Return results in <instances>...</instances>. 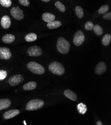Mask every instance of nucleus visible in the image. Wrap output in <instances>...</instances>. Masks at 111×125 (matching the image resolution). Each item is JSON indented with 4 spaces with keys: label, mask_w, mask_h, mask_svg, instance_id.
Listing matches in <instances>:
<instances>
[{
    "label": "nucleus",
    "mask_w": 111,
    "mask_h": 125,
    "mask_svg": "<svg viewBox=\"0 0 111 125\" xmlns=\"http://www.w3.org/2000/svg\"><path fill=\"white\" fill-rule=\"evenodd\" d=\"M56 48L59 52L63 54H66L69 52L70 43L62 37H59L56 42Z\"/></svg>",
    "instance_id": "1"
},
{
    "label": "nucleus",
    "mask_w": 111,
    "mask_h": 125,
    "mask_svg": "<svg viewBox=\"0 0 111 125\" xmlns=\"http://www.w3.org/2000/svg\"><path fill=\"white\" fill-rule=\"evenodd\" d=\"M48 69L52 73L57 75H62L65 72V68L63 65L58 61H53L49 64Z\"/></svg>",
    "instance_id": "2"
},
{
    "label": "nucleus",
    "mask_w": 111,
    "mask_h": 125,
    "mask_svg": "<svg viewBox=\"0 0 111 125\" xmlns=\"http://www.w3.org/2000/svg\"><path fill=\"white\" fill-rule=\"evenodd\" d=\"M27 67L30 71L36 74L41 75L45 72L44 67L42 65L34 61L29 62Z\"/></svg>",
    "instance_id": "3"
},
{
    "label": "nucleus",
    "mask_w": 111,
    "mask_h": 125,
    "mask_svg": "<svg viewBox=\"0 0 111 125\" xmlns=\"http://www.w3.org/2000/svg\"><path fill=\"white\" fill-rule=\"evenodd\" d=\"M44 105V102L41 99H36L30 101L27 105L26 110L29 111H35L42 108Z\"/></svg>",
    "instance_id": "4"
},
{
    "label": "nucleus",
    "mask_w": 111,
    "mask_h": 125,
    "mask_svg": "<svg viewBox=\"0 0 111 125\" xmlns=\"http://www.w3.org/2000/svg\"><path fill=\"white\" fill-rule=\"evenodd\" d=\"M85 41V35L82 31H78L74 36L73 43L76 46L82 45Z\"/></svg>",
    "instance_id": "5"
},
{
    "label": "nucleus",
    "mask_w": 111,
    "mask_h": 125,
    "mask_svg": "<svg viewBox=\"0 0 111 125\" xmlns=\"http://www.w3.org/2000/svg\"><path fill=\"white\" fill-rule=\"evenodd\" d=\"M23 10L19 7H13L10 10V14L16 20L20 21L24 18Z\"/></svg>",
    "instance_id": "6"
},
{
    "label": "nucleus",
    "mask_w": 111,
    "mask_h": 125,
    "mask_svg": "<svg viewBox=\"0 0 111 125\" xmlns=\"http://www.w3.org/2000/svg\"><path fill=\"white\" fill-rule=\"evenodd\" d=\"M27 53L30 56L38 57L40 56L42 53V49L39 46L34 45L29 47L27 51Z\"/></svg>",
    "instance_id": "7"
},
{
    "label": "nucleus",
    "mask_w": 111,
    "mask_h": 125,
    "mask_svg": "<svg viewBox=\"0 0 111 125\" xmlns=\"http://www.w3.org/2000/svg\"><path fill=\"white\" fill-rule=\"evenodd\" d=\"M24 78L22 75H15L9 79V83L11 86H15L23 82Z\"/></svg>",
    "instance_id": "8"
},
{
    "label": "nucleus",
    "mask_w": 111,
    "mask_h": 125,
    "mask_svg": "<svg viewBox=\"0 0 111 125\" xmlns=\"http://www.w3.org/2000/svg\"><path fill=\"white\" fill-rule=\"evenodd\" d=\"M11 56V53L9 48L6 47H0V59L8 60Z\"/></svg>",
    "instance_id": "9"
},
{
    "label": "nucleus",
    "mask_w": 111,
    "mask_h": 125,
    "mask_svg": "<svg viewBox=\"0 0 111 125\" xmlns=\"http://www.w3.org/2000/svg\"><path fill=\"white\" fill-rule=\"evenodd\" d=\"M107 66L104 62L101 61L97 64L95 68V73L99 75L103 74L107 70Z\"/></svg>",
    "instance_id": "10"
},
{
    "label": "nucleus",
    "mask_w": 111,
    "mask_h": 125,
    "mask_svg": "<svg viewBox=\"0 0 111 125\" xmlns=\"http://www.w3.org/2000/svg\"><path fill=\"white\" fill-rule=\"evenodd\" d=\"M20 113V111L17 109L10 110L6 112L3 115V118L5 120H8L13 118Z\"/></svg>",
    "instance_id": "11"
},
{
    "label": "nucleus",
    "mask_w": 111,
    "mask_h": 125,
    "mask_svg": "<svg viewBox=\"0 0 111 125\" xmlns=\"http://www.w3.org/2000/svg\"><path fill=\"white\" fill-rule=\"evenodd\" d=\"M1 24L3 28L5 29H9L11 25V21L8 16H4L1 21Z\"/></svg>",
    "instance_id": "12"
},
{
    "label": "nucleus",
    "mask_w": 111,
    "mask_h": 125,
    "mask_svg": "<svg viewBox=\"0 0 111 125\" xmlns=\"http://www.w3.org/2000/svg\"><path fill=\"white\" fill-rule=\"evenodd\" d=\"M64 94L66 97L70 99L71 100L73 101H76L77 100L78 98L76 94L69 89L65 90L64 92Z\"/></svg>",
    "instance_id": "13"
},
{
    "label": "nucleus",
    "mask_w": 111,
    "mask_h": 125,
    "mask_svg": "<svg viewBox=\"0 0 111 125\" xmlns=\"http://www.w3.org/2000/svg\"><path fill=\"white\" fill-rule=\"evenodd\" d=\"M11 105V101L8 99H0V111L9 108Z\"/></svg>",
    "instance_id": "14"
},
{
    "label": "nucleus",
    "mask_w": 111,
    "mask_h": 125,
    "mask_svg": "<svg viewBox=\"0 0 111 125\" xmlns=\"http://www.w3.org/2000/svg\"><path fill=\"white\" fill-rule=\"evenodd\" d=\"M42 19L45 22H49L55 20V16L51 13L45 12L42 16Z\"/></svg>",
    "instance_id": "15"
},
{
    "label": "nucleus",
    "mask_w": 111,
    "mask_h": 125,
    "mask_svg": "<svg viewBox=\"0 0 111 125\" xmlns=\"http://www.w3.org/2000/svg\"><path fill=\"white\" fill-rule=\"evenodd\" d=\"M62 25V23L59 21H53L48 22L47 27L49 29H55L60 27Z\"/></svg>",
    "instance_id": "16"
},
{
    "label": "nucleus",
    "mask_w": 111,
    "mask_h": 125,
    "mask_svg": "<svg viewBox=\"0 0 111 125\" xmlns=\"http://www.w3.org/2000/svg\"><path fill=\"white\" fill-rule=\"evenodd\" d=\"M15 40V36L11 34H7L4 35L2 37V41L6 43H10L14 42Z\"/></svg>",
    "instance_id": "17"
},
{
    "label": "nucleus",
    "mask_w": 111,
    "mask_h": 125,
    "mask_svg": "<svg viewBox=\"0 0 111 125\" xmlns=\"http://www.w3.org/2000/svg\"><path fill=\"white\" fill-rule=\"evenodd\" d=\"M37 86V84L34 81H30L26 84H24L23 86V89L24 90L26 91H30L34 90Z\"/></svg>",
    "instance_id": "18"
},
{
    "label": "nucleus",
    "mask_w": 111,
    "mask_h": 125,
    "mask_svg": "<svg viewBox=\"0 0 111 125\" xmlns=\"http://www.w3.org/2000/svg\"><path fill=\"white\" fill-rule=\"evenodd\" d=\"M37 38H38V36L36 33L33 32H30L28 34H27L25 37H24V39L27 42H32L36 40Z\"/></svg>",
    "instance_id": "19"
},
{
    "label": "nucleus",
    "mask_w": 111,
    "mask_h": 125,
    "mask_svg": "<svg viewBox=\"0 0 111 125\" xmlns=\"http://www.w3.org/2000/svg\"><path fill=\"white\" fill-rule=\"evenodd\" d=\"M77 109L79 113L81 114L84 115L87 111V106L83 103H80L77 105Z\"/></svg>",
    "instance_id": "20"
},
{
    "label": "nucleus",
    "mask_w": 111,
    "mask_h": 125,
    "mask_svg": "<svg viewBox=\"0 0 111 125\" xmlns=\"http://www.w3.org/2000/svg\"><path fill=\"white\" fill-rule=\"evenodd\" d=\"M111 35L110 34H105L102 39V44L104 46H108L111 42Z\"/></svg>",
    "instance_id": "21"
},
{
    "label": "nucleus",
    "mask_w": 111,
    "mask_h": 125,
    "mask_svg": "<svg viewBox=\"0 0 111 125\" xmlns=\"http://www.w3.org/2000/svg\"><path fill=\"white\" fill-rule=\"evenodd\" d=\"M93 30H94V32L96 33V34L98 36L102 35L104 32L103 28L98 24H96V25H95V26H94Z\"/></svg>",
    "instance_id": "22"
},
{
    "label": "nucleus",
    "mask_w": 111,
    "mask_h": 125,
    "mask_svg": "<svg viewBox=\"0 0 111 125\" xmlns=\"http://www.w3.org/2000/svg\"><path fill=\"white\" fill-rule=\"evenodd\" d=\"M75 12L76 16L79 19L82 18L84 16L83 10L80 6H77L75 8Z\"/></svg>",
    "instance_id": "23"
},
{
    "label": "nucleus",
    "mask_w": 111,
    "mask_h": 125,
    "mask_svg": "<svg viewBox=\"0 0 111 125\" xmlns=\"http://www.w3.org/2000/svg\"><path fill=\"white\" fill-rule=\"evenodd\" d=\"M55 5L56 6V7L61 12H64L66 11V8L64 6V5H63L62 3H61L59 1H57L55 4Z\"/></svg>",
    "instance_id": "24"
},
{
    "label": "nucleus",
    "mask_w": 111,
    "mask_h": 125,
    "mask_svg": "<svg viewBox=\"0 0 111 125\" xmlns=\"http://www.w3.org/2000/svg\"><path fill=\"white\" fill-rule=\"evenodd\" d=\"M11 0H0V4L5 8H9L11 5Z\"/></svg>",
    "instance_id": "25"
},
{
    "label": "nucleus",
    "mask_w": 111,
    "mask_h": 125,
    "mask_svg": "<svg viewBox=\"0 0 111 125\" xmlns=\"http://www.w3.org/2000/svg\"><path fill=\"white\" fill-rule=\"evenodd\" d=\"M109 10V7L107 5H103L99 9L98 12L100 14H104L107 12Z\"/></svg>",
    "instance_id": "26"
},
{
    "label": "nucleus",
    "mask_w": 111,
    "mask_h": 125,
    "mask_svg": "<svg viewBox=\"0 0 111 125\" xmlns=\"http://www.w3.org/2000/svg\"><path fill=\"white\" fill-rule=\"evenodd\" d=\"M94 25L93 23L90 21H88L85 24V29L86 31H92L93 30Z\"/></svg>",
    "instance_id": "27"
},
{
    "label": "nucleus",
    "mask_w": 111,
    "mask_h": 125,
    "mask_svg": "<svg viewBox=\"0 0 111 125\" xmlns=\"http://www.w3.org/2000/svg\"><path fill=\"white\" fill-rule=\"evenodd\" d=\"M7 76V72L3 70H0V80H4Z\"/></svg>",
    "instance_id": "28"
},
{
    "label": "nucleus",
    "mask_w": 111,
    "mask_h": 125,
    "mask_svg": "<svg viewBox=\"0 0 111 125\" xmlns=\"http://www.w3.org/2000/svg\"><path fill=\"white\" fill-rule=\"evenodd\" d=\"M19 1L22 6L28 7L30 5V2L29 0H19Z\"/></svg>",
    "instance_id": "29"
},
{
    "label": "nucleus",
    "mask_w": 111,
    "mask_h": 125,
    "mask_svg": "<svg viewBox=\"0 0 111 125\" xmlns=\"http://www.w3.org/2000/svg\"><path fill=\"white\" fill-rule=\"evenodd\" d=\"M103 18L106 20H108V21L111 20V12H107V13H105L104 14Z\"/></svg>",
    "instance_id": "30"
},
{
    "label": "nucleus",
    "mask_w": 111,
    "mask_h": 125,
    "mask_svg": "<svg viewBox=\"0 0 111 125\" xmlns=\"http://www.w3.org/2000/svg\"><path fill=\"white\" fill-rule=\"evenodd\" d=\"M103 125V123H102V122L101 121H98V122H97V123H96V125Z\"/></svg>",
    "instance_id": "31"
},
{
    "label": "nucleus",
    "mask_w": 111,
    "mask_h": 125,
    "mask_svg": "<svg viewBox=\"0 0 111 125\" xmlns=\"http://www.w3.org/2000/svg\"><path fill=\"white\" fill-rule=\"evenodd\" d=\"M41 1L44 2H48L50 1V0H41Z\"/></svg>",
    "instance_id": "32"
},
{
    "label": "nucleus",
    "mask_w": 111,
    "mask_h": 125,
    "mask_svg": "<svg viewBox=\"0 0 111 125\" xmlns=\"http://www.w3.org/2000/svg\"><path fill=\"white\" fill-rule=\"evenodd\" d=\"M24 125H27V124H26V122H25V121H24Z\"/></svg>",
    "instance_id": "33"
}]
</instances>
